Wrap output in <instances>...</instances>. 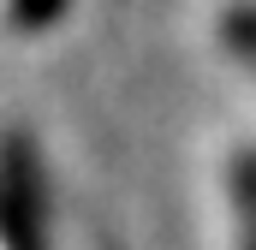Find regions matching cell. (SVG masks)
Returning <instances> with one entry per match:
<instances>
[{"label": "cell", "instance_id": "7a4b0ae2", "mask_svg": "<svg viewBox=\"0 0 256 250\" xmlns=\"http://www.w3.org/2000/svg\"><path fill=\"white\" fill-rule=\"evenodd\" d=\"M232 220H238V250H256V149H238L232 155Z\"/></svg>", "mask_w": 256, "mask_h": 250}, {"label": "cell", "instance_id": "3957f363", "mask_svg": "<svg viewBox=\"0 0 256 250\" xmlns=\"http://www.w3.org/2000/svg\"><path fill=\"white\" fill-rule=\"evenodd\" d=\"M220 36H226V48L244 66H256V6H232V12L220 18Z\"/></svg>", "mask_w": 256, "mask_h": 250}, {"label": "cell", "instance_id": "6da1fadb", "mask_svg": "<svg viewBox=\"0 0 256 250\" xmlns=\"http://www.w3.org/2000/svg\"><path fill=\"white\" fill-rule=\"evenodd\" d=\"M48 232V179L30 131L0 137V238L6 250H42Z\"/></svg>", "mask_w": 256, "mask_h": 250}, {"label": "cell", "instance_id": "277c9868", "mask_svg": "<svg viewBox=\"0 0 256 250\" xmlns=\"http://www.w3.org/2000/svg\"><path fill=\"white\" fill-rule=\"evenodd\" d=\"M66 6H72V0H6V18H12L18 30H48Z\"/></svg>", "mask_w": 256, "mask_h": 250}]
</instances>
